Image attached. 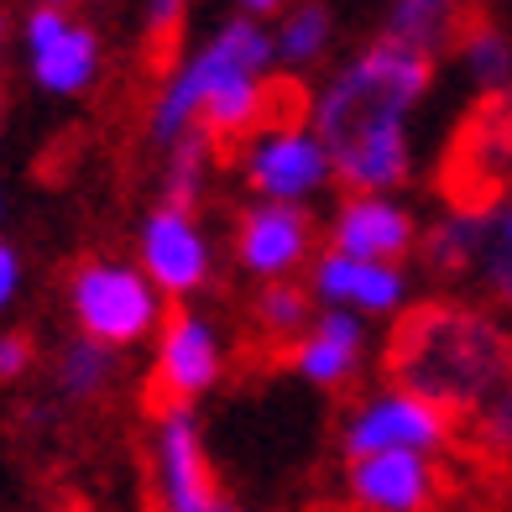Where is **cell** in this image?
I'll return each instance as SVG.
<instances>
[{
	"label": "cell",
	"mask_w": 512,
	"mask_h": 512,
	"mask_svg": "<svg viewBox=\"0 0 512 512\" xmlns=\"http://www.w3.org/2000/svg\"><path fill=\"white\" fill-rule=\"evenodd\" d=\"M434 84V58L377 37L309 100V126L345 194H398L413 173L408 121Z\"/></svg>",
	"instance_id": "1"
},
{
	"label": "cell",
	"mask_w": 512,
	"mask_h": 512,
	"mask_svg": "<svg viewBox=\"0 0 512 512\" xmlns=\"http://www.w3.org/2000/svg\"><path fill=\"white\" fill-rule=\"evenodd\" d=\"M387 377L450 418H476L512 382V330L460 298L413 304L387 335Z\"/></svg>",
	"instance_id": "2"
},
{
	"label": "cell",
	"mask_w": 512,
	"mask_h": 512,
	"mask_svg": "<svg viewBox=\"0 0 512 512\" xmlns=\"http://www.w3.org/2000/svg\"><path fill=\"white\" fill-rule=\"evenodd\" d=\"M272 68H277V48H272V27H267V21H246V16L220 21V27L209 32L168 79H162L157 100L147 110L152 142L168 152L189 131H199L204 105L215 100L220 89H230L236 79H267Z\"/></svg>",
	"instance_id": "3"
},
{
	"label": "cell",
	"mask_w": 512,
	"mask_h": 512,
	"mask_svg": "<svg viewBox=\"0 0 512 512\" xmlns=\"http://www.w3.org/2000/svg\"><path fill=\"white\" fill-rule=\"evenodd\" d=\"M68 314L84 340H100L110 351H131L142 340H157L168 319V298L152 288V277L121 262V256H89L68 272Z\"/></svg>",
	"instance_id": "4"
},
{
	"label": "cell",
	"mask_w": 512,
	"mask_h": 512,
	"mask_svg": "<svg viewBox=\"0 0 512 512\" xmlns=\"http://www.w3.org/2000/svg\"><path fill=\"white\" fill-rule=\"evenodd\" d=\"M455 445V418L403 387H377L345 413L340 424V450L345 460L366 455H445Z\"/></svg>",
	"instance_id": "5"
},
{
	"label": "cell",
	"mask_w": 512,
	"mask_h": 512,
	"mask_svg": "<svg viewBox=\"0 0 512 512\" xmlns=\"http://www.w3.org/2000/svg\"><path fill=\"white\" fill-rule=\"evenodd\" d=\"M225 377V335L199 309H173L152 340L147 366V398L152 408H194Z\"/></svg>",
	"instance_id": "6"
},
{
	"label": "cell",
	"mask_w": 512,
	"mask_h": 512,
	"mask_svg": "<svg viewBox=\"0 0 512 512\" xmlns=\"http://www.w3.org/2000/svg\"><path fill=\"white\" fill-rule=\"evenodd\" d=\"M152 497L157 512H241L215 476L194 408H162L152 424Z\"/></svg>",
	"instance_id": "7"
},
{
	"label": "cell",
	"mask_w": 512,
	"mask_h": 512,
	"mask_svg": "<svg viewBox=\"0 0 512 512\" xmlns=\"http://www.w3.org/2000/svg\"><path fill=\"white\" fill-rule=\"evenodd\" d=\"M241 178L262 204H309L330 189L335 162L309 121H283L256 131L241 147Z\"/></svg>",
	"instance_id": "8"
},
{
	"label": "cell",
	"mask_w": 512,
	"mask_h": 512,
	"mask_svg": "<svg viewBox=\"0 0 512 512\" xmlns=\"http://www.w3.org/2000/svg\"><path fill=\"white\" fill-rule=\"evenodd\" d=\"M319 225L304 204H246L230 230V256L256 283H293L304 267H314Z\"/></svg>",
	"instance_id": "9"
},
{
	"label": "cell",
	"mask_w": 512,
	"mask_h": 512,
	"mask_svg": "<svg viewBox=\"0 0 512 512\" xmlns=\"http://www.w3.org/2000/svg\"><path fill=\"white\" fill-rule=\"evenodd\" d=\"M136 267L152 277L162 298H194L215 277V246H209L204 225L194 209L178 204H152L142 230H136Z\"/></svg>",
	"instance_id": "10"
},
{
	"label": "cell",
	"mask_w": 512,
	"mask_h": 512,
	"mask_svg": "<svg viewBox=\"0 0 512 512\" xmlns=\"http://www.w3.org/2000/svg\"><path fill=\"white\" fill-rule=\"evenodd\" d=\"M21 53H27L37 89H48L58 100L89 95L105 68L100 32L89 21H74L68 11H48V6H32L27 21H21Z\"/></svg>",
	"instance_id": "11"
},
{
	"label": "cell",
	"mask_w": 512,
	"mask_h": 512,
	"mask_svg": "<svg viewBox=\"0 0 512 512\" xmlns=\"http://www.w3.org/2000/svg\"><path fill=\"white\" fill-rule=\"evenodd\" d=\"M309 293L319 309H345L361 319L408 314V267L403 262H356V256L324 251L309 267Z\"/></svg>",
	"instance_id": "12"
},
{
	"label": "cell",
	"mask_w": 512,
	"mask_h": 512,
	"mask_svg": "<svg viewBox=\"0 0 512 512\" xmlns=\"http://www.w3.org/2000/svg\"><path fill=\"white\" fill-rule=\"evenodd\" d=\"M345 497L356 512H434L445 497V471L434 455L345 460Z\"/></svg>",
	"instance_id": "13"
},
{
	"label": "cell",
	"mask_w": 512,
	"mask_h": 512,
	"mask_svg": "<svg viewBox=\"0 0 512 512\" xmlns=\"http://www.w3.org/2000/svg\"><path fill=\"white\" fill-rule=\"evenodd\" d=\"M418 236L424 230L398 194H345L335 204L330 251L356 256V262H403Z\"/></svg>",
	"instance_id": "14"
},
{
	"label": "cell",
	"mask_w": 512,
	"mask_h": 512,
	"mask_svg": "<svg viewBox=\"0 0 512 512\" xmlns=\"http://www.w3.org/2000/svg\"><path fill=\"white\" fill-rule=\"evenodd\" d=\"M361 361H366V319L345 314V309H319L309 335L288 351V366L309 387H324V392L351 382L361 371Z\"/></svg>",
	"instance_id": "15"
},
{
	"label": "cell",
	"mask_w": 512,
	"mask_h": 512,
	"mask_svg": "<svg viewBox=\"0 0 512 512\" xmlns=\"http://www.w3.org/2000/svg\"><path fill=\"white\" fill-rule=\"evenodd\" d=\"M486 241H492V204H455L434 225H424L418 251L434 277H476Z\"/></svg>",
	"instance_id": "16"
},
{
	"label": "cell",
	"mask_w": 512,
	"mask_h": 512,
	"mask_svg": "<svg viewBox=\"0 0 512 512\" xmlns=\"http://www.w3.org/2000/svg\"><path fill=\"white\" fill-rule=\"evenodd\" d=\"M460 32H465V0H392L387 27H382V37L403 42L413 53H429V58L455 48Z\"/></svg>",
	"instance_id": "17"
},
{
	"label": "cell",
	"mask_w": 512,
	"mask_h": 512,
	"mask_svg": "<svg viewBox=\"0 0 512 512\" xmlns=\"http://www.w3.org/2000/svg\"><path fill=\"white\" fill-rule=\"evenodd\" d=\"M115 371H121V351H110L100 340H84L74 335L53 356V387L63 403H95L100 392H110Z\"/></svg>",
	"instance_id": "18"
},
{
	"label": "cell",
	"mask_w": 512,
	"mask_h": 512,
	"mask_svg": "<svg viewBox=\"0 0 512 512\" xmlns=\"http://www.w3.org/2000/svg\"><path fill=\"white\" fill-rule=\"evenodd\" d=\"M460 53V68L481 95H512V37L497 27V21H465V32L455 42Z\"/></svg>",
	"instance_id": "19"
},
{
	"label": "cell",
	"mask_w": 512,
	"mask_h": 512,
	"mask_svg": "<svg viewBox=\"0 0 512 512\" xmlns=\"http://www.w3.org/2000/svg\"><path fill=\"white\" fill-rule=\"evenodd\" d=\"M330 37H335V16L324 11L319 0H298V6H288L283 16H277L272 48H277V63L283 68H309V63L324 58Z\"/></svg>",
	"instance_id": "20"
},
{
	"label": "cell",
	"mask_w": 512,
	"mask_h": 512,
	"mask_svg": "<svg viewBox=\"0 0 512 512\" xmlns=\"http://www.w3.org/2000/svg\"><path fill=\"white\" fill-rule=\"evenodd\" d=\"M209 162H215V142L204 131H189L183 142H173L168 157H162V204L199 209L204 183H209Z\"/></svg>",
	"instance_id": "21"
},
{
	"label": "cell",
	"mask_w": 512,
	"mask_h": 512,
	"mask_svg": "<svg viewBox=\"0 0 512 512\" xmlns=\"http://www.w3.org/2000/svg\"><path fill=\"white\" fill-rule=\"evenodd\" d=\"M251 314H256V330H262L267 340L298 345V340L309 335V324H314L319 304H314V293L298 288V283H267L262 293H256Z\"/></svg>",
	"instance_id": "22"
},
{
	"label": "cell",
	"mask_w": 512,
	"mask_h": 512,
	"mask_svg": "<svg viewBox=\"0 0 512 512\" xmlns=\"http://www.w3.org/2000/svg\"><path fill=\"white\" fill-rule=\"evenodd\" d=\"M471 445H476L486 460L512 465V382L471 418Z\"/></svg>",
	"instance_id": "23"
},
{
	"label": "cell",
	"mask_w": 512,
	"mask_h": 512,
	"mask_svg": "<svg viewBox=\"0 0 512 512\" xmlns=\"http://www.w3.org/2000/svg\"><path fill=\"white\" fill-rule=\"evenodd\" d=\"M194 0H142V32L152 48H173V37L183 27V16H189Z\"/></svg>",
	"instance_id": "24"
},
{
	"label": "cell",
	"mask_w": 512,
	"mask_h": 512,
	"mask_svg": "<svg viewBox=\"0 0 512 512\" xmlns=\"http://www.w3.org/2000/svg\"><path fill=\"white\" fill-rule=\"evenodd\" d=\"M32 366H37V345L27 335H21V330L0 335V382H21Z\"/></svg>",
	"instance_id": "25"
},
{
	"label": "cell",
	"mask_w": 512,
	"mask_h": 512,
	"mask_svg": "<svg viewBox=\"0 0 512 512\" xmlns=\"http://www.w3.org/2000/svg\"><path fill=\"white\" fill-rule=\"evenodd\" d=\"M21 277H27V267H21V251L0 236V314H6L16 304V293H21Z\"/></svg>",
	"instance_id": "26"
},
{
	"label": "cell",
	"mask_w": 512,
	"mask_h": 512,
	"mask_svg": "<svg viewBox=\"0 0 512 512\" xmlns=\"http://www.w3.org/2000/svg\"><path fill=\"white\" fill-rule=\"evenodd\" d=\"M486 251L512 256V194L507 199H492V241H486Z\"/></svg>",
	"instance_id": "27"
},
{
	"label": "cell",
	"mask_w": 512,
	"mask_h": 512,
	"mask_svg": "<svg viewBox=\"0 0 512 512\" xmlns=\"http://www.w3.org/2000/svg\"><path fill=\"white\" fill-rule=\"evenodd\" d=\"M283 11H288V0H236V16H246V21H267Z\"/></svg>",
	"instance_id": "28"
},
{
	"label": "cell",
	"mask_w": 512,
	"mask_h": 512,
	"mask_svg": "<svg viewBox=\"0 0 512 512\" xmlns=\"http://www.w3.org/2000/svg\"><path fill=\"white\" fill-rule=\"evenodd\" d=\"M32 6H48V11H68L74 0H32Z\"/></svg>",
	"instance_id": "29"
},
{
	"label": "cell",
	"mask_w": 512,
	"mask_h": 512,
	"mask_svg": "<svg viewBox=\"0 0 512 512\" xmlns=\"http://www.w3.org/2000/svg\"><path fill=\"white\" fill-rule=\"evenodd\" d=\"M0 58H6V16H0Z\"/></svg>",
	"instance_id": "30"
},
{
	"label": "cell",
	"mask_w": 512,
	"mask_h": 512,
	"mask_svg": "<svg viewBox=\"0 0 512 512\" xmlns=\"http://www.w3.org/2000/svg\"><path fill=\"white\" fill-rule=\"evenodd\" d=\"M0 215H6V194H0Z\"/></svg>",
	"instance_id": "31"
}]
</instances>
